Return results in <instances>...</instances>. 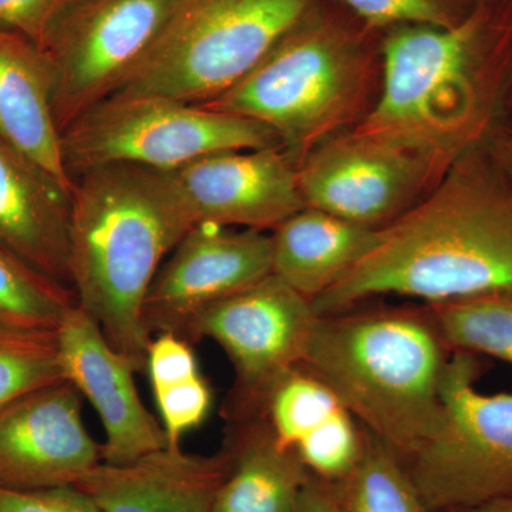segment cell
<instances>
[{
	"label": "cell",
	"mask_w": 512,
	"mask_h": 512,
	"mask_svg": "<svg viewBox=\"0 0 512 512\" xmlns=\"http://www.w3.org/2000/svg\"><path fill=\"white\" fill-rule=\"evenodd\" d=\"M453 512H512V498H503V500L491 501L477 505V507L467 508V510Z\"/></svg>",
	"instance_id": "obj_34"
},
{
	"label": "cell",
	"mask_w": 512,
	"mask_h": 512,
	"mask_svg": "<svg viewBox=\"0 0 512 512\" xmlns=\"http://www.w3.org/2000/svg\"><path fill=\"white\" fill-rule=\"evenodd\" d=\"M382 37L336 0H315L241 82L201 106L271 128L298 165L372 109Z\"/></svg>",
	"instance_id": "obj_4"
},
{
	"label": "cell",
	"mask_w": 512,
	"mask_h": 512,
	"mask_svg": "<svg viewBox=\"0 0 512 512\" xmlns=\"http://www.w3.org/2000/svg\"><path fill=\"white\" fill-rule=\"evenodd\" d=\"M315 0H174L119 90L207 104L241 82Z\"/></svg>",
	"instance_id": "obj_6"
},
{
	"label": "cell",
	"mask_w": 512,
	"mask_h": 512,
	"mask_svg": "<svg viewBox=\"0 0 512 512\" xmlns=\"http://www.w3.org/2000/svg\"><path fill=\"white\" fill-rule=\"evenodd\" d=\"M74 306L73 289L0 247V326L56 332Z\"/></svg>",
	"instance_id": "obj_24"
},
{
	"label": "cell",
	"mask_w": 512,
	"mask_h": 512,
	"mask_svg": "<svg viewBox=\"0 0 512 512\" xmlns=\"http://www.w3.org/2000/svg\"><path fill=\"white\" fill-rule=\"evenodd\" d=\"M171 171L111 164L73 178L70 279L77 306L146 372L144 302L158 269L194 225Z\"/></svg>",
	"instance_id": "obj_3"
},
{
	"label": "cell",
	"mask_w": 512,
	"mask_h": 512,
	"mask_svg": "<svg viewBox=\"0 0 512 512\" xmlns=\"http://www.w3.org/2000/svg\"><path fill=\"white\" fill-rule=\"evenodd\" d=\"M146 372L153 390L201 375L191 343L175 333H157L147 349Z\"/></svg>",
	"instance_id": "obj_28"
},
{
	"label": "cell",
	"mask_w": 512,
	"mask_h": 512,
	"mask_svg": "<svg viewBox=\"0 0 512 512\" xmlns=\"http://www.w3.org/2000/svg\"><path fill=\"white\" fill-rule=\"evenodd\" d=\"M167 447L181 448L188 431L197 429L210 413L211 386L198 375L185 382L153 390Z\"/></svg>",
	"instance_id": "obj_27"
},
{
	"label": "cell",
	"mask_w": 512,
	"mask_h": 512,
	"mask_svg": "<svg viewBox=\"0 0 512 512\" xmlns=\"http://www.w3.org/2000/svg\"><path fill=\"white\" fill-rule=\"evenodd\" d=\"M70 192L0 137V247L72 289Z\"/></svg>",
	"instance_id": "obj_17"
},
{
	"label": "cell",
	"mask_w": 512,
	"mask_h": 512,
	"mask_svg": "<svg viewBox=\"0 0 512 512\" xmlns=\"http://www.w3.org/2000/svg\"><path fill=\"white\" fill-rule=\"evenodd\" d=\"M318 318L312 301L271 274L194 319L188 342L215 340L234 367L224 410L234 426L261 417L272 389L302 365Z\"/></svg>",
	"instance_id": "obj_10"
},
{
	"label": "cell",
	"mask_w": 512,
	"mask_h": 512,
	"mask_svg": "<svg viewBox=\"0 0 512 512\" xmlns=\"http://www.w3.org/2000/svg\"><path fill=\"white\" fill-rule=\"evenodd\" d=\"M483 146L512 187V127L495 126L485 137Z\"/></svg>",
	"instance_id": "obj_32"
},
{
	"label": "cell",
	"mask_w": 512,
	"mask_h": 512,
	"mask_svg": "<svg viewBox=\"0 0 512 512\" xmlns=\"http://www.w3.org/2000/svg\"><path fill=\"white\" fill-rule=\"evenodd\" d=\"M478 356L453 352L439 427L403 464L433 512L512 498V393L477 389Z\"/></svg>",
	"instance_id": "obj_8"
},
{
	"label": "cell",
	"mask_w": 512,
	"mask_h": 512,
	"mask_svg": "<svg viewBox=\"0 0 512 512\" xmlns=\"http://www.w3.org/2000/svg\"><path fill=\"white\" fill-rule=\"evenodd\" d=\"M332 485L342 512H433L402 461L369 433L355 468Z\"/></svg>",
	"instance_id": "obj_23"
},
{
	"label": "cell",
	"mask_w": 512,
	"mask_h": 512,
	"mask_svg": "<svg viewBox=\"0 0 512 512\" xmlns=\"http://www.w3.org/2000/svg\"><path fill=\"white\" fill-rule=\"evenodd\" d=\"M367 25L387 30L400 25L456 26L478 0H336Z\"/></svg>",
	"instance_id": "obj_26"
},
{
	"label": "cell",
	"mask_w": 512,
	"mask_h": 512,
	"mask_svg": "<svg viewBox=\"0 0 512 512\" xmlns=\"http://www.w3.org/2000/svg\"><path fill=\"white\" fill-rule=\"evenodd\" d=\"M296 512H342L332 483L311 474L299 497Z\"/></svg>",
	"instance_id": "obj_31"
},
{
	"label": "cell",
	"mask_w": 512,
	"mask_h": 512,
	"mask_svg": "<svg viewBox=\"0 0 512 512\" xmlns=\"http://www.w3.org/2000/svg\"><path fill=\"white\" fill-rule=\"evenodd\" d=\"M64 0H0V28L13 30L42 46Z\"/></svg>",
	"instance_id": "obj_30"
},
{
	"label": "cell",
	"mask_w": 512,
	"mask_h": 512,
	"mask_svg": "<svg viewBox=\"0 0 512 512\" xmlns=\"http://www.w3.org/2000/svg\"><path fill=\"white\" fill-rule=\"evenodd\" d=\"M0 512H101L76 485L39 491L0 488Z\"/></svg>",
	"instance_id": "obj_29"
},
{
	"label": "cell",
	"mask_w": 512,
	"mask_h": 512,
	"mask_svg": "<svg viewBox=\"0 0 512 512\" xmlns=\"http://www.w3.org/2000/svg\"><path fill=\"white\" fill-rule=\"evenodd\" d=\"M512 56V0H478L450 28L384 30L375 104L356 130L450 167L497 126Z\"/></svg>",
	"instance_id": "obj_2"
},
{
	"label": "cell",
	"mask_w": 512,
	"mask_h": 512,
	"mask_svg": "<svg viewBox=\"0 0 512 512\" xmlns=\"http://www.w3.org/2000/svg\"><path fill=\"white\" fill-rule=\"evenodd\" d=\"M379 229L305 207L272 231V275L315 301L373 248Z\"/></svg>",
	"instance_id": "obj_20"
},
{
	"label": "cell",
	"mask_w": 512,
	"mask_h": 512,
	"mask_svg": "<svg viewBox=\"0 0 512 512\" xmlns=\"http://www.w3.org/2000/svg\"><path fill=\"white\" fill-rule=\"evenodd\" d=\"M63 380L56 332L0 326V410Z\"/></svg>",
	"instance_id": "obj_25"
},
{
	"label": "cell",
	"mask_w": 512,
	"mask_h": 512,
	"mask_svg": "<svg viewBox=\"0 0 512 512\" xmlns=\"http://www.w3.org/2000/svg\"><path fill=\"white\" fill-rule=\"evenodd\" d=\"M451 353L427 306H356L319 316L301 366L404 464L439 427Z\"/></svg>",
	"instance_id": "obj_5"
},
{
	"label": "cell",
	"mask_w": 512,
	"mask_h": 512,
	"mask_svg": "<svg viewBox=\"0 0 512 512\" xmlns=\"http://www.w3.org/2000/svg\"><path fill=\"white\" fill-rule=\"evenodd\" d=\"M56 336L64 380L89 400L103 424L101 463L124 466L167 447L163 426L138 394L136 369L111 346L99 323L74 306Z\"/></svg>",
	"instance_id": "obj_14"
},
{
	"label": "cell",
	"mask_w": 512,
	"mask_h": 512,
	"mask_svg": "<svg viewBox=\"0 0 512 512\" xmlns=\"http://www.w3.org/2000/svg\"><path fill=\"white\" fill-rule=\"evenodd\" d=\"M173 5L174 0H64L40 46L52 70L60 136L119 90Z\"/></svg>",
	"instance_id": "obj_9"
},
{
	"label": "cell",
	"mask_w": 512,
	"mask_h": 512,
	"mask_svg": "<svg viewBox=\"0 0 512 512\" xmlns=\"http://www.w3.org/2000/svg\"><path fill=\"white\" fill-rule=\"evenodd\" d=\"M0 137L72 192L53 111V77L43 50L0 28Z\"/></svg>",
	"instance_id": "obj_19"
},
{
	"label": "cell",
	"mask_w": 512,
	"mask_h": 512,
	"mask_svg": "<svg viewBox=\"0 0 512 512\" xmlns=\"http://www.w3.org/2000/svg\"><path fill=\"white\" fill-rule=\"evenodd\" d=\"M503 289H512V187L480 144L379 229L373 248L312 305L325 316L383 295L429 305Z\"/></svg>",
	"instance_id": "obj_1"
},
{
	"label": "cell",
	"mask_w": 512,
	"mask_h": 512,
	"mask_svg": "<svg viewBox=\"0 0 512 512\" xmlns=\"http://www.w3.org/2000/svg\"><path fill=\"white\" fill-rule=\"evenodd\" d=\"M70 178L111 164L174 171L224 151L282 147L256 121L153 94H111L62 131Z\"/></svg>",
	"instance_id": "obj_7"
},
{
	"label": "cell",
	"mask_w": 512,
	"mask_h": 512,
	"mask_svg": "<svg viewBox=\"0 0 512 512\" xmlns=\"http://www.w3.org/2000/svg\"><path fill=\"white\" fill-rule=\"evenodd\" d=\"M447 168L352 127L309 151L296 175L305 207L382 229L414 207Z\"/></svg>",
	"instance_id": "obj_11"
},
{
	"label": "cell",
	"mask_w": 512,
	"mask_h": 512,
	"mask_svg": "<svg viewBox=\"0 0 512 512\" xmlns=\"http://www.w3.org/2000/svg\"><path fill=\"white\" fill-rule=\"evenodd\" d=\"M212 512H296L308 468L276 441L264 417L237 424Z\"/></svg>",
	"instance_id": "obj_21"
},
{
	"label": "cell",
	"mask_w": 512,
	"mask_h": 512,
	"mask_svg": "<svg viewBox=\"0 0 512 512\" xmlns=\"http://www.w3.org/2000/svg\"><path fill=\"white\" fill-rule=\"evenodd\" d=\"M272 274L271 234L195 224L158 269L144 302L151 335L187 340L192 322L214 303Z\"/></svg>",
	"instance_id": "obj_12"
},
{
	"label": "cell",
	"mask_w": 512,
	"mask_h": 512,
	"mask_svg": "<svg viewBox=\"0 0 512 512\" xmlns=\"http://www.w3.org/2000/svg\"><path fill=\"white\" fill-rule=\"evenodd\" d=\"M171 173L197 224L274 231L305 208L282 147L210 154Z\"/></svg>",
	"instance_id": "obj_15"
},
{
	"label": "cell",
	"mask_w": 512,
	"mask_h": 512,
	"mask_svg": "<svg viewBox=\"0 0 512 512\" xmlns=\"http://www.w3.org/2000/svg\"><path fill=\"white\" fill-rule=\"evenodd\" d=\"M101 463L83 420V397L66 380L0 410V488L39 491L76 485Z\"/></svg>",
	"instance_id": "obj_13"
},
{
	"label": "cell",
	"mask_w": 512,
	"mask_h": 512,
	"mask_svg": "<svg viewBox=\"0 0 512 512\" xmlns=\"http://www.w3.org/2000/svg\"><path fill=\"white\" fill-rule=\"evenodd\" d=\"M427 309L451 352L512 365V289L429 303Z\"/></svg>",
	"instance_id": "obj_22"
},
{
	"label": "cell",
	"mask_w": 512,
	"mask_h": 512,
	"mask_svg": "<svg viewBox=\"0 0 512 512\" xmlns=\"http://www.w3.org/2000/svg\"><path fill=\"white\" fill-rule=\"evenodd\" d=\"M261 417L276 441L320 480L338 483L362 456L365 430L330 387L305 367H296L276 384Z\"/></svg>",
	"instance_id": "obj_16"
},
{
	"label": "cell",
	"mask_w": 512,
	"mask_h": 512,
	"mask_svg": "<svg viewBox=\"0 0 512 512\" xmlns=\"http://www.w3.org/2000/svg\"><path fill=\"white\" fill-rule=\"evenodd\" d=\"M228 453L165 447L124 466L100 463L77 488L101 512H212L227 476Z\"/></svg>",
	"instance_id": "obj_18"
},
{
	"label": "cell",
	"mask_w": 512,
	"mask_h": 512,
	"mask_svg": "<svg viewBox=\"0 0 512 512\" xmlns=\"http://www.w3.org/2000/svg\"><path fill=\"white\" fill-rule=\"evenodd\" d=\"M497 126L512 127V56L510 67H508L507 80H505Z\"/></svg>",
	"instance_id": "obj_33"
}]
</instances>
